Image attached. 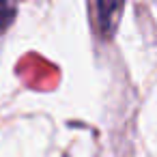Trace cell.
<instances>
[{
  "label": "cell",
  "instance_id": "7a4b0ae2",
  "mask_svg": "<svg viewBox=\"0 0 157 157\" xmlns=\"http://www.w3.org/2000/svg\"><path fill=\"white\" fill-rule=\"evenodd\" d=\"M15 17V5L11 2H0V30H5Z\"/></svg>",
  "mask_w": 157,
  "mask_h": 157
},
{
  "label": "cell",
  "instance_id": "6da1fadb",
  "mask_svg": "<svg viewBox=\"0 0 157 157\" xmlns=\"http://www.w3.org/2000/svg\"><path fill=\"white\" fill-rule=\"evenodd\" d=\"M95 9L101 13L99 15V24H101V33L108 37L110 33H112V28H114V24H116V15L121 13V9H123V5H105V2H99V5H95Z\"/></svg>",
  "mask_w": 157,
  "mask_h": 157
}]
</instances>
